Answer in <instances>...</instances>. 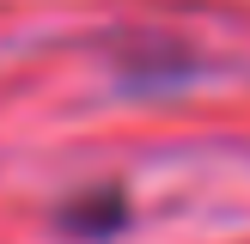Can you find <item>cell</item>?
<instances>
[{
    "label": "cell",
    "instance_id": "cell-1",
    "mask_svg": "<svg viewBox=\"0 0 250 244\" xmlns=\"http://www.w3.org/2000/svg\"><path fill=\"white\" fill-rule=\"evenodd\" d=\"M49 226H55L61 238H116V232L128 226V189H122V183H92V189L55 202Z\"/></svg>",
    "mask_w": 250,
    "mask_h": 244
}]
</instances>
